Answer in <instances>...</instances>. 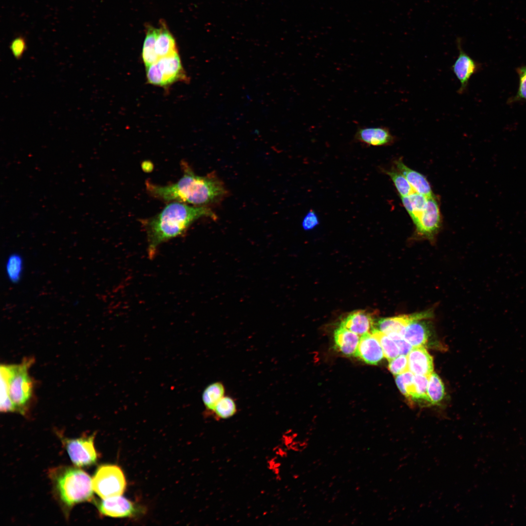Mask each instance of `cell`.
I'll use <instances>...</instances> for the list:
<instances>
[{
  "label": "cell",
  "instance_id": "9",
  "mask_svg": "<svg viewBox=\"0 0 526 526\" xmlns=\"http://www.w3.org/2000/svg\"><path fill=\"white\" fill-rule=\"evenodd\" d=\"M457 46L458 56L451 68L460 83L457 93L461 94L467 91L470 77L479 70L480 66L463 51L460 41L457 42Z\"/></svg>",
  "mask_w": 526,
  "mask_h": 526
},
{
  "label": "cell",
  "instance_id": "4",
  "mask_svg": "<svg viewBox=\"0 0 526 526\" xmlns=\"http://www.w3.org/2000/svg\"><path fill=\"white\" fill-rule=\"evenodd\" d=\"M33 362V358H27L19 364L8 365L10 396L16 412L23 415L27 413L33 394V383L28 372Z\"/></svg>",
  "mask_w": 526,
  "mask_h": 526
},
{
  "label": "cell",
  "instance_id": "15",
  "mask_svg": "<svg viewBox=\"0 0 526 526\" xmlns=\"http://www.w3.org/2000/svg\"><path fill=\"white\" fill-rule=\"evenodd\" d=\"M157 63L164 77V86L187 79L178 53L160 57Z\"/></svg>",
  "mask_w": 526,
  "mask_h": 526
},
{
  "label": "cell",
  "instance_id": "36",
  "mask_svg": "<svg viewBox=\"0 0 526 526\" xmlns=\"http://www.w3.org/2000/svg\"><path fill=\"white\" fill-rule=\"evenodd\" d=\"M319 221L316 212L313 210H309L302 222V226L305 230H311L319 224Z\"/></svg>",
  "mask_w": 526,
  "mask_h": 526
},
{
  "label": "cell",
  "instance_id": "13",
  "mask_svg": "<svg viewBox=\"0 0 526 526\" xmlns=\"http://www.w3.org/2000/svg\"><path fill=\"white\" fill-rule=\"evenodd\" d=\"M409 371L414 375L429 377L433 372L432 356L424 347H414L407 355Z\"/></svg>",
  "mask_w": 526,
  "mask_h": 526
},
{
  "label": "cell",
  "instance_id": "10",
  "mask_svg": "<svg viewBox=\"0 0 526 526\" xmlns=\"http://www.w3.org/2000/svg\"><path fill=\"white\" fill-rule=\"evenodd\" d=\"M432 311L429 310L410 315L380 319L375 324L374 328L386 334H399L411 322L420 319H427L432 317Z\"/></svg>",
  "mask_w": 526,
  "mask_h": 526
},
{
  "label": "cell",
  "instance_id": "35",
  "mask_svg": "<svg viewBox=\"0 0 526 526\" xmlns=\"http://www.w3.org/2000/svg\"><path fill=\"white\" fill-rule=\"evenodd\" d=\"M388 335L396 343L400 355L407 356L413 348L412 345L399 334L392 333Z\"/></svg>",
  "mask_w": 526,
  "mask_h": 526
},
{
  "label": "cell",
  "instance_id": "1",
  "mask_svg": "<svg viewBox=\"0 0 526 526\" xmlns=\"http://www.w3.org/2000/svg\"><path fill=\"white\" fill-rule=\"evenodd\" d=\"M183 174L176 183L161 186L146 183L148 192L153 197L166 201L189 203L195 206H206L217 203L227 193L222 180L215 172L201 176L196 175L186 162L182 164Z\"/></svg>",
  "mask_w": 526,
  "mask_h": 526
},
{
  "label": "cell",
  "instance_id": "7",
  "mask_svg": "<svg viewBox=\"0 0 526 526\" xmlns=\"http://www.w3.org/2000/svg\"><path fill=\"white\" fill-rule=\"evenodd\" d=\"M94 503L100 514L111 517H132L143 511L140 506L121 495L94 500Z\"/></svg>",
  "mask_w": 526,
  "mask_h": 526
},
{
  "label": "cell",
  "instance_id": "25",
  "mask_svg": "<svg viewBox=\"0 0 526 526\" xmlns=\"http://www.w3.org/2000/svg\"><path fill=\"white\" fill-rule=\"evenodd\" d=\"M428 377L414 375L413 386L411 393L410 400L430 403L427 394Z\"/></svg>",
  "mask_w": 526,
  "mask_h": 526
},
{
  "label": "cell",
  "instance_id": "22",
  "mask_svg": "<svg viewBox=\"0 0 526 526\" xmlns=\"http://www.w3.org/2000/svg\"><path fill=\"white\" fill-rule=\"evenodd\" d=\"M225 395V387L221 382H213L203 392L202 399L207 412L211 414L215 405Z\"/></svg>",
  "mask_w": 526,
  "mask_h": 526
},
{
  "label": "cell",
  "instance_id": "20",
  "mask_svg": "<svg viewBox=\"0 0 526 526\" xmlns=\"http://www.w3.org/2000/svg\"><path fill=\"white\" fill-rule=\"evenodd\" d=\"M156 36L157 28L148 26L142 52V57L146 67L156 62L159 58L155 51Z\"/></svg>",
  "mask_w": 526,
  "mask_h": 526
},
{
  "label": "cell",
  "instance_id": "31",
  "mask_svg": "<svg viewBox=\"0 0 526 526\" xmlns=\"http://www.w3.org/2000/svg\"><path fill=\"white\" fill-rule=\"evenodd\" d=\"M516 71L519 78V88L516 95L508 100L509 103L521 100L526 101V66L517 68Z\"/></svg>",
  "mask_w": 526,
  "mask_h": 526
},
{
  "label": "cell",
  "instance_id": "34",
  "mask_svg": "<svg viewBox=\"0 0 526 526\" xmlns=\"http://www.w3.org/2000/svg\"><path fill=\"white\" fill-rule=\"evenodd\" d=\"M9 48L14 57L20 59L27 50L25 38L21 35L16 36L10 42Z\"/></svg>",
  "mask_w": 526,
  "mask_h": 526
},
{
  "label": "cell",
  "instance_id": "32",
  "mask_svg": "<svg viewBox=\"0 0 526 526\" xmlns=\"http://www.w3.org/2000/svg\"><path fill=\"white\" fill-rule=\"evenodd\" d=\"M388 368L390 371L395 376L409 371L407 356L399 355L390 360Z\"/></svg>",
  "mask_w": 526,
  "mask_h": 526
},
{
  "label": "cell",
  "instance_id": "23",
  "mask_svg": "<svg viewBox=\"0 0 526 526\" xmlns=\"http://www.w3.org/2000/svg\"><path fill=\"white\" fill-rule=\"evenodd\" d=\"M0 404L1 412H16L15 407L12 402L9 390V370L8 365H0Z\"/></svg>",
  "mask_w": 526,
  "mask_h": 526
},
{
  "label": "cell",
  "instance_id": "6",
  "mask_svg": "<svg viewBox=\"0 0 526 526\" xmlns=\"http://www.w3.org/2000/svg\"><path fill=\"white\" fill-rule=\"evenodd\" d=\"M71 461L77 467H88L94 465L98 454L94 447L95 434L76 438H68L60 435Z\"/></svg>",
  "mask_w": 526,
  "mask_h": 526
},
{
  "label": "cell",
  "instance_id": "5",
  "mask_svg": "<svg viewBox=\"0 0 526 526\" xmlns=\"http://www.w3.org/2000/svg\"><path fill=\"white\" fill-rule=\"evenodd\" d=\"M92 480L94 491L102 499L122 495L126 487L124 473L115 465L98 467Z\"/></svg>",
  "mask_w": 526,
  "mask_h": 526
},
{
  "label": "cell",
  "instance_id": "14",
  "mask_svg": "<svg viewBox=\"0 0 526 526\" xmlns=\"http://www.w3.org/2000/svg\"><path fill=\"white\" fill-rule=\"evenodd\" d=\"M425 319L413 321L402 331L401 335L413 347H425L431 336L430 326Z\"/></svg>",
  "mask_w": 526,
  "mask_h": 526
},
{
  "label": "cell",
  "instance_id": "12",
  "mask_svg": "<svg viewBox=\"0 0 526 526\" xmlns=\"http://www.w3.org/2000/svg\"><path fill=\"white\" fill-rule=\"evenodd\" d=\"M366 363L377 365L384 357L380 344L371 333L361 336L355 355Z\"/></svg>",
  "mask_w": 526,
  "mask_h": 526
},
{
  "label": "cell",
  "instance_id": "24",
  "mask_svg": "<svg viewBox=\"0 0 526 526\" xmlns=\"http://www.w3.org/2000/svg\"><path fill=\"white\" fill-rule=\"evenodd\" d=\"M24 262L21 256L16 253L10 254L5 262V270L8 280L14 283L21 279L24 269Z\"/></svg>",
  "mask_w": 526,
  "mask_h": 526
},
{
  "label": "cell",
  "instance_id": "17",
  "mask_svg": "<svg viewBox=\"0 0 526 526\" xmlns=\"http://www.w3.org/2000/svg\"><path fill=\"white\" fill-rule=\"evenodd\" d=\"M343 327L359 336L371 333L375 323L370 313L364 311H358L349 315L341 322Z\"/></svg>",
  "mask_w": 526,
  "mask_h": 526
},
{
  "label": "cell",
  "instance_id": "30",
  "mask_svg": "<svg viewBox=\"0 0 526 526\" xmlns=\"http://www.w3.org/2000/svg\"><path fill=\"white\" fill-rule=\"evenodd\" d=\"M414 375L409 371L395 376V383L401 393L409 398L413 385Z\"/></svg>",
  "mask_w": 526,
  "mask_h": 526
},
{
  "label": "cell",
  "instance_id": "19",
  "mask_svg": "<svg viewBox=\"0 0 526 526\" xmlns=\"http://www.w3.org/2000/svg\"><path fill=\"white\" fill-rule=\"evenodd\" d=\"M155 51L159 58L178 53L175 39L163 22L157 28Z\"/></svg>",
  "mask_w": 526,
  "mask_h": 526
},
{
  "label": "cell",
  "instance_id": "33",
  "mask_svg": "<svg viewBox=\"0 0 526 526\" xmlns=\"http://www.w3.org/2000/svg\"><path fill=\"white\" fill-rule=\"evenodd\" d=\"M146 75L149 83L164 86V77L157 62L146 67Z\"/></svg>",
  "mask_w": 526,
  "mask_h": 526
},
{
  "label": "cell",
  "instance_id": "18",
  "mask_svg": "<svg viewBox=\"0 0 526 526\" xmlns=\"http://www.w3.org/2000/svg\"><path fill=\"white\" fill-rule=\"evenodd\" d=\"M360 338L357 334L341 326L334 332L336 349L348 357L355 356Z\"/></svg>",
  "mask_w": 526,
  "mask_h": 526
},
{
  "label": "cell",
  "instance_id": "29",
  "mask_svg": "<svg viewBox=\"0 0 526 526\" xmlns=\"http://www.w3.org/2000/svg\"><path fill=\"white\" fill-rule=\"evenodd\" d=\"M371 333L378 339L382 348L384 357L391 360L400 355L395 342L387 335L374 328Z\"/></svg>",
  "mask_w": 526,
  "mask_h": 526
},
{
  "label": "cell",
  "instance_id": "16",
  "mask_svg": "<svg viewBox=\"0 0 526 526\" xmlns=\"http://www.w3.org/2000/svg\"><path fill=\"white\" fill-rule=\"evenodd\" d=\"M395 165L396 169L405 177L414 192L428 198L435 196L430 184L425 176L407 167L401 159L395 161Z\"/></svg>",
  "mask_w": 526,
  "mask_h": 526
},
{
  "label": "cell",
  "instance_id": "26",
  "mask_svg": "<svg viewBox=\"0 0 526 526\" xmlns=\"http://www.w3.org/2000/svg\"><path fill=\"white\" fill-rule=\"evenodd\" d=\"M427 394L432 404L439 403L445 395L443 382L438 375L434 372L428 377Z\"/></svg>",
  "mask_w": 526,
  "mask_h": 526
},
{
  "label": "cell",
  "instance_id": "21",
  "mask_svg": "<svg viewBox=\"0 0 526 526\" xmlns=\"http://www.w3.org/2000/svg\"><path fill=\"white\" fill-rule=\"evenodd\" d=\"M400 198L403 206L414 224L425 208L428 198L415 192L409 196Z\"/></svg>",
  "mask_w": 526,
  "mask_h": 526
},
{
  "label": "cell",
  "instance_id": "8",
  "mask_svg": "<svg viewBox=\"0 0 526 526\" xmlns=\"http://www.w3.org/2000/svg\"><path fill=\"white\" fill-rule=\"evenodd\" d=\"M414 224L417 234L428 239H433L441 225L439 206L435 196L428 198L425 208Z\"/></svg>",
  "mask_w": 526,
  "mask_h": 526
},
{
  "label": "cell",
  "instance_id": "27",
  "mask_svg": "<svg viewBox=\"0 0 526 526\" xmlns=\"http://www.w3.org/2000/svg\"><path fill=\"white\" fill-rule=\"evenodd\" d=\"M237 410V405L234 399L230 396L225 395L215 405L211 414L217 419H225L235 415Z\"/></svg>",
  "mask_w": 526,
  "mask_h": 526
},
{
  "label": "cell",
  "instance_id": "11",
  "mask_svg": "<svg viewBox=\"0 0 526 526\" xmlns=\"http://www.w3.org/2000/svg\"><path fill=\"white\" fill-rule=\"evenodd\" d=\"M354 138L358 142L373 146H389L395 140L389 129L383 126L359 128Z\"/></svg>",
  "mask_w": 526,
  "mask_h": 526
},
{
  "label": "cell",
  "instance_id": "3",
  "mask_svg": "<svg viewBox=\"0 0 526 526\" xmlns=\"http://www.w3.org/2000/svg\"><path fill=\"white\" fill-rule=\"evenodd\" d=\"M49 476L55 496L66 516L76 504L94 501L92 479L78 467L53 468Z\"/></svg>",
  "mask_w": 526,
  "mask_h": 526
},
{
  "label": "cell",
  "instance_id": "28",
  "mask_svg": "<svg viewBox=\"0 0 526 526\" xmlns=\"http://www.w3.org/2000/svg\"><path fill=\"white\" fill-rule=\"evenodd\" d=\"M383 171L390 177L400 197L409 196L414 192L407 179L397 169H384Z\"/></svg>",
  "mask_w": 526,
  "mask_h": 526
},
{
  "label": "cell",
  "instance_id": "2",
  "mask_svg": "<svg viewBox=\"0 0 526 526\" xmlns=\"http://www.w3.org/2000/svg\"><path fill=\"white\" fill-rule=\"evenodd\" d=\"M204 217L217 218L207 206H191L175 201L154 216L144 221L149 257L153 258L161 244L183 234L195 221Z\"/></svg>",
  "mask_w": 526,
  "mask_h": 526
}]
</instances>
